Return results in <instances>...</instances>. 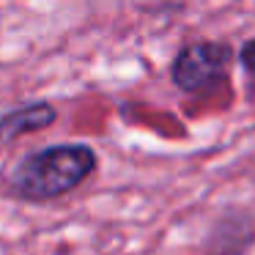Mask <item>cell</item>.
<instances>
[{
  "instance_id": "cell-5",
  "label": "cell",
  "mask_w": 255,
  "mask_h": 255,
  "mask_svg": "<svg viewBox=\"0 0 255 255\" xmlns=\"http://www.w3.org/2000/svg\"><path fill=\"white\" fill-rule=\"evenodd\" d=\"M239 61H242L244 72H247L250 91L255 94V39H253V41H247V44L242 47V55H239Z\"/></svg>"
},
{
  "instance_id": "cell-2",
  "label": "cell",
  "mask_w": 255,
  "mask_h": 255,
  "mask_svg": "<svg viewBox=\"0 0 255 255\" xmlns=\"http://www.w3.org/2000/svg\"><path fill=\"white\" fill-rule=\"evenodd\" d=\"M233 63V50L225 41H192L176 55L170 77L178 91L200 94L228 77Z\"/></svg>"
},
{
  "instance_id": "cell-4",
  "label": "cell",
  "mask_w": 255,
  "mask_h": 255,
  "mask_svg": "<svg viewBox=\"0 0 255 255\" xmlns=\"http://www.w3.org/2000/svg\"><path fill=\"white\" fill-rule=\"evenodd\" d=\"M58 121V110L50 102H30V105L14 107V110L0 116V145L14 143L25 134L41 132Z\"/></svg>"
},
{
  "instance_id": "cell-1",
  "label": "cell",
  "mask_w": 255,
  "mask_h": 255,
  "mask_svg": "<svg viewBox=\"0 0 255 255\" xmlns=\"http://www.w3.org/2000/svg\"><path fill=\"white\" fill-rule=\"evenodd\" d=\"M99 165V156L85 143H61L30 151L8 173L6 187L17 200L47 203L77 189Z\"/></svg>"
},
{
  "instance_id": "cell-3",
  "label": "cell",
  "mask_w": 255,
  "mask_h": 255,
  "mask_svg": "<svg viewBox=\"0 0 255 255\" xmlns=\"http://www.w3.org/2000/svg\"><path fill=\"white\" fill-rule=\"evenodd\" d=\"M255 244V217L242 206H231L214 220L203 244V255H247Z\"/></svg>"
}]
</instances>
